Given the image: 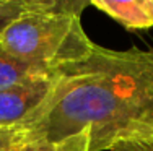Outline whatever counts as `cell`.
<instances>
[{
    "mask_svg": "<svg viewBox=\"0 0 153 151\" xmlns=\"http://www.w3.org/2000/svg\"><path fill=\"white\" fill-rule=\"evenodd\" d=\"M49 99L16 125L33 141L59 145L85 133L90 151L153 138V50L96 46L57 70Z\"/></svg>",
    "mask_w": 153,
    "mask_h": 151,
    "instance_id": "6da1fadb",
    "label": "cell"
},
{
    "mask_svg": "<svg viewBox=\"0 0 153 151\" xmlns=\"http://www.w3.org/2000/svg\"><path fill=\"white\" fill-rule=\"evenodd\" d=\"M86 7L90 2L82 0H33L31 8L3 29L0 47L54 70L80 62L94 47L82 26Z\"/></svg>",
    "mask_w": 153,
    "mask_h": 151,
    "instance_id": "7a4b0ae2",
    "label": "cell"
},
{
    "mask_svg": "<svg viewBox=\"0 0 153 151\" xmlns=\"http://www.w3.org/2000/svg\"><path fill=\"white\" fill-rule=\"evenodd\" d=\"M57 80V71H54L0 89V128L16 127L30 119L49 99Z\"/></svg>",
    "mask_w": 153,
    "mask_h": 151,
    "instance_id": "3957f363",
    "label": "cell"
},
{
    "mask_svg": "<svg viewBox=\"0 0 153 151\" xmlns=\"http://www.w3.org/2000/svg\"><path fill=\"white\" fill-rule=\"evenodd\" d=\"M90 5L126 29L153 28V0H91Z\"/></svg>",
    "mask_w": 153,
    "mask_h": 151,
    "instance_id": "277c9868",
    "label": "cell"
},
{
    "mask_svg": "<svg viewBox=\"0 0 153 151\" xmlns=\"http://www.w3.org/2000/svg\"><path fill=\"white\" fill-rule=\"evenodd\" d=\"M54 71L57 70L47 65H42V63L20 59L16 55L5 52L0 47V89L20 83L23 80H28V78L39 77V75H49L54 73Z\"/></svg>",
    "mask_w": 153,
    "mask_h": 151,
    "instance_id": "5b68a950",
    "label": "cell"
},
{
    "mask_svg": "<svg viewBox=\"0 0 153 151\" xmlns=\"http://www.w3.org/2000/svg\"><path fill=\"white\" fill-rule=\"evenodd\" d=\"M76 141H78V135L59 145H46L30 140L16 127L0 128V151H72Z\"/></svg>",
    "mask_w": 153,
    "mask_h": 151,
    "instance_id": "8992f818",
    "label": "cell"
},
{
    "mask_svg": "<svg viewBox=\"0 0 153 151\" xmlns=\"http://www.w3.org/2000/svg\"><path fill=\"white\" fill-rule=\"evenodd\" d=\"M31 5L33 0H0V36L13 20L28 12Z\"/></svg>",
    "mask_w": 153,
    "mask_h": 151,
    "instance_id": "52a82bcc",
    "label": "cell"
},
{
    "mask_svg": "<svg viewBox=\"0 0 153 151\" xmlns=\"http://www.w3.org/2000/svg\"><path fill=\"white\" fill-rule=\"evenodd\" d=\"M112 151H153V138L143 140L138 143H127V145H119Z\"/></svg>",
    "mask_w": 153,
    "mask_h": 151,
    "instance_id": "ba28073f",
    "label": "cell"
},
{
    "mask_svg": "<svg viewBox=\"0 0 153 151\" xmlns=\"http://www.w3.org/2000/svg\"><path fill=\"white\" fill-rule=\"evenodd\" d=\"M72 151H90V145H88V136L85 133L78 135V141H76L75 148Z\"/></svg>",
    "mask_w": 153,
    "mask_h": 151,
    "instance_id": "9c48e42d",
    "label": "cell"
}]
</instances>
